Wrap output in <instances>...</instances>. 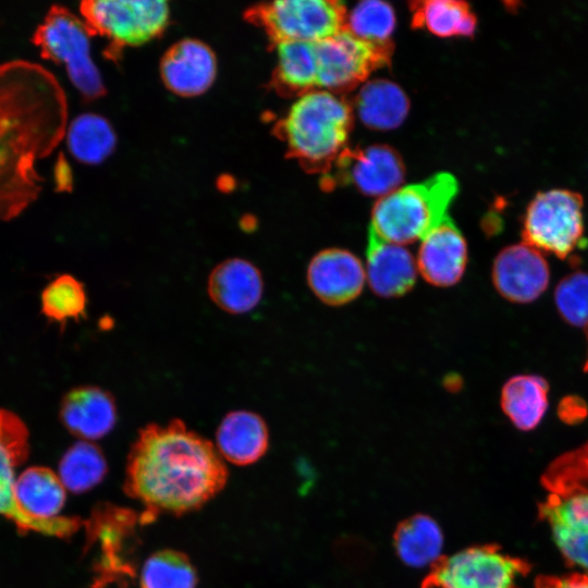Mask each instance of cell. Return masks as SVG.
I'll list each match as a JSON object with an SVG mask.
<instances>
[{
  "instance_id": "cell-1",
  "label": "cell",
  "mask_w": 588,
  "mask_h": 588,
  "mask_svg": "<svg viewBox=\"0 0 588 588\" xmlns=\"http://www.w3.org/2000/svg\"><path fill=\"white\" fill-rule=\"evenodd\" d=\"M66 119L65 94L51 72L28 60L0 63V221L38 199L37 163L65 136Z\"/></svg>"
},
{
  "instance_id": "cell-2",
  "label": "cell",
  "mask_w": 588,
  "mask_h": 588,
  "mask_svg": "<svg viewBox=\"0 0 588 588\" xmlns=\"http://www.w3.org/2000/svg\"><path fill=\"white\" fill-rule=\"evenodd\" d=\"M228 477L216 445L174 418L138 430L126 457L123 489L145 505V525L160 514L199 510L224 488Z\"/></svg>"
},
{
  "instance_id": "cell-3",
  "label": "cell",
  "mask_w": 588,
  "mask_h": 588,
  "mask_svg": "<svg viewBox=\"0 0 588 588\" xmlns=\"http://www.w3.org/2000/svg\"><path fill=\"white\" fill-rule=\"evenodd\" d=\"M538 517L565 561L588 573V441L552 461L541 476Z\"/></svg>"
},
{
  "instance_id": "cell-4",
  "label": "cell",
  "mask_w": 588,
  "mask_h": 588,
  "mask_svg": "<svg viewBox=\"0 0 588 588\" xmlns=\"http://www.w3.org/2000/svg\"><path fill=\"white\" fill-rule=\"evenodd\" d=\"M352 123V108L343 98L315 89L298 97L275 134L307 171L327 174L347 148Z\"/></svg>"
},
{
  "instance_id": "cell-5",
  "label": "cell",
  "mask_w": 588,
  "mask_h": 588,
  "mask_svg": "<svg viewBox=\"0 0 588 588\" xmlns=\"http://www.w3.org/2000/svg\"><path fill=\"white\" fill-rule=\"evenodd\" d=\"M457 192L458 183L448 172L401 186L376 203L369 232L385 242L403 246L421 241L449 216V207Z\"/></svg>"
},
{
  "instance_id": "cell-6",
  "label": "cell",
  "mask_w": 588,
  "mask_h": 588,
  "mask_svg": "<svg viewBox=\"0 0 588 588\" xmlns=\"http://www.w3.org/2000/svg\"><path fill=\"white\" fill-rule=\"evenodd\" d=\"M143 525L140 514L110 503L93 509L83 526L86 531L84 553L97 547L93 564V588L115 584L126 587L137 571V526Z\"/></svg>"
},
{
  "instance_id": "cell-7",
  "label": "cell",
  "mask_w": 588,
  "mask_h": 588,
  "mask_svg": "<svg viewBox=\"0 0 588 588\" xmlns=\"http://www.w3.org/2000/svg\"><path fill=\"white\" fill-rule=\"evenodd\" d=\"M93 35L84 20L54 4L32 36L40 56L64 65L70 82L87 100L105 94L102 76L91 58Z\"/></svg>"
},
{
  "instance_id": "cell-8",
  "label": "cell",
  "mask_w": 588,
  "mask_h": 588,
  "mask_svg": "<svg viewBox=\"0 0 588 588\" xmlns=\"http://www.w3.org/2000/svg\"><path fill=\"white\" fill-rule=\"evenodd\" d=\"M347 11L341 1L279 0L257 4L246 12L278 45L287 41L318 42L345 28Z\"/></svg>"
},
{
  "instance_id": "cell-9",
  "label": "cell",
  "mask_w": 588,
  "mask_h": 588,
  "mask_svg": "<svg viewBox=\"0 0 588 588\" xmlns=\"http://www.w3.org/2000/svg\"><path fill=\"white\" fill-rule=\"evenodd\" d=\"M79 11L91 33L108 40L110 52L149 42L170 22L164 0H87Z\"/></svg>"
},
{
  "instance_id": "cell-10",
  "label": "cell",
  "mask_w": 588,
  "mask_h": 588,
  "mask_svg": "<svg viewBox=\"0 0 588 588\" xmlns=\"http://www.w3.org/2000/svg\"><path fill=\"white\" fill-rule=\"evenodd\" d=\"M531 565L507 555L495 544H482L440 558L421 588H519L517 578Z\"/></svg>"
},
{
  "instance_id": "cell-11",
  "label": "cell",
  "mask_w": 588,
  "mask_h": 588,
  "mask_svg": "<svg viewBox=\"0 0 588 588\" xmlns=\"http://www.w3.org/2000/svg\"><path fill=\"white\" fill-rule=\"evenodd\" d=\"M583 233V198L575 192H540L527 207L523 238L539 252L565 258L580 244Z\"/></svg>"
},
{
  "instance_id": "cell-12",
  "label": "cell",
  "mask_w": 588,
  "mask_h": 588,
  "mask_svg": "<svg viewBox=\"0 0 588 588\" xmlns=\"http://www.w3.org/2000/svg\"><path fill=\"white\" fill-rule=\"evenodd\" d=\"M14 502L22 522L21 532L35 531L68 539L84 524L78 516H61L66 489L58 474L50 468H26L15 480Z\"/></svg>"
},
{
  "instance_id": "cell-13",
  "label": "cell",
  "mask_w": 588,
  "mask_h": 588,
  "mask_svg": "<svg viewBox=\"0 0 588 588\" xmlns=\"http://www.w3.org/2000/svg\"><path fill=\"white\" fill-rule=\"evenodd\" d=\"M318 87L346 91L389 61L391 48L366 42L347 29L315 42Z\"/></svg>"
},
{
  "instance_id": "cell-14",
  "label": "cell",
  "mask_w": 588,
  "mask_h": 588,
  "mask_svg": "<svg viewBox=\"0 0 588 588\" xmlns=\"http://www.w3.org/2000/svg\"><path fill=\"white\" fill-rule=\"evenodd\" d=\"M405 169L399 154L384 145L346 148L324 175L326 187L351 184L368 196L383 197L400 187Z\"/></svg>"
},
{
  "instance_id": "cell-15",
  "label": "cell",
  "mask_w": 588,
  "mask_h": 588,
  "mask_svg": "<svg viewBox=\"0 0 588 588\" xmlns=\"http://www.w3.org/2000/svg\"><path fill=\"white\" fill-rule=\"evenodd\" d=\"M306 279L319 301L341 306L360 295L366 283L365 265L350 250L327 248L310 259Z\"/></svg>"
},
{
  "instance_id": "cell-16",
  "label": "cell",
  "mask_w": 588,
  "mask_h": 588,
  "mask_svg": "<svg viewBox=\"0 0 588 588\" xmlns=\"http://www.w3.org/2000/svg\"><path fill=\"white\" fill-rule=\"evenodd\" d=\"M549 266L540 252L526 243L502 249L492 265V282L510 302L530 303L547 289Z\"/></svg>"
},
{
  "instance_id": "cell-17",
  "label": "cell",
  "mask_w": 588,
  "mask_h": 588,
  "mask_svg": "<svg viewBox=\"0 0 588 588\" xmlns=\"http://www.w3.org/2000/svg\"><path fill=\"white\" fill-rule=\"evenodd\" d=\"M467 261L466 241L450 216L422 237L416 257L418 273L437 287L458 283Z\"/></svg>"
},
{
  "instance_id": "cell-18",
  "label": "cell",
  "mask_w": 588,
  "mask_h": 588,
  "mask_svg": "<svg viewBox=\"0 0 588 588\" xmlns=\"http://www.w3.org/2000/svg\"><path fill=\"white\" fill-rule=\"evenodd\" d=\"M160 75L164 86L173 94L182 97L199 96L216 79L215 52L198 39H182L163 54Z\"/></svg>"
},
{
  "instance_id": "cell-19",
  "label": "cell",
  "mask_w": 588,
  "mask_h": 588,
  "mask_svg": "<svg viewBox=\"0 0 588 588\" xmlns=\"http://www.w3.org/2000/svg\"><path fill=\"white\" fill-rule=\"evenodd\" d=\"M59 416L70 433L91 442L112 431L118 409L109 391L97 385H78L63 396Z\"/></svg>"
},
{
  "instance_id": "cell-20",
  "label": "cell",
  "mask_w": 588,
  "mask_h": 588,
  "mask_svg": "<svg viewBox=\"0 0 588 588\" xmlns=\"http://www.w3.org/2000/svg\"><path fill=\"white\" fill-rule=\"evenodd\" d=\"M365 272L366 282L372 292L385 298L400 297L408 293L418 275L416 258L405 246L385 242L370 232Z\"/></svg>"
},
{
  "instance_id": "cell-21",
  "label": "cell",
  "mask_w": 588,
  "mask_h": 588,
  "mask_svg": "<svg viewBox=\"0 0 588 588\" xmlns=\"http://www.w3.org/2000/svg\"><path fill=\"white\" fill-rule=\"evenodd\" d=\"M207 292L212 303L224 313L246 314L262 297V275L250 261L229 258L219 262L209 273Z\"/></svg>"
},
{
  "instance_id": "cell-22",
  "label": "cell",
  "mask_w": 588,
  "mask_h": 588,
  "mask_svg": "<svg viewBox=\"0 0 588 588\" xmlns=\"http://www.w3.org/2000/svg\"><path fill=\"white\" fill-rule=\"evenodd\" d=\"M215 445L224 461L237 466L250 465L268 450L267 424L252 411L229 412L217 428Z\"/></svg>"
},
{
  "instance_id": "cell-23",
  "label": "cell",
  "mask_w": 588,
  "mask_h": 588,
  "mask_svg": "<svg viewBox=\"0 0 588 588\" xmlns=\"http://www.w3.org/2000/svg\"><path fill=\"white\" fill-rule=\"evenodd\" d=\"M28 438L23 420L13 412L0 408V515L12 520L17 530L22 518L13 495L15 468L28 457Z\"/></svg>"
},
{
  "instance_id": "cell-24",
  "label": "cell",
  "mask_w": 588,
  "mask_h": 588,
  "mask_svg": "<svg viewBox=\"0 0 588 588\" xmlns=\"http://www.w3.org/2000/svg\"><path fill=\"white\" fill-rule=\"evenodd\" d=\"M355 109L362 122L369 128L389 131L405 120L409 102L405 93L388 79L365 83L355 97Z\"/></svg>"
},
{
  "instance_id": "cell-25",
  "label": "cell",
  "mask_w": 588,
  "mask_h": 588,
  "mask_svg": "<svg viewBox=\"0 0 588 588\" xmlns=\"http://www.w3.org/2000/svg\"><path fill=\"white\" fill-rule=\"evenodd\" d=\"M549 385L537 375H517L501 390V408L515 427L530 430L538 426L548 408Z\"/></svg>"
},
{
  "instance_id": "cell-26",
  "label": "cell",
  "mask_w": 588,
  "mask_h": 588,
  "mask_svg": "<svg viewBox=\"0 0 588 588\" xmlns=\"http://www.w3.org/2000/svg\"><path fill=\"white\" fill-rule=\"evenodd\" d=\"M277 64L272 85L283 95H298L318 87L315 42L287 41L275 45Z\"/></svg>"
},
{
  "instance_id": "cell-27",
  "label": "cell",
  "mask_w": 588,
  "mask_h": 588,
  "mask_svg": "<svg viewBox=\"0 0 588 588\" xmlns=\"http://www.w3.org/2000/svg\"><path fill=\"white\" fill-rule=\"evenodd\" d=\"M393 540L399 558L409 566L433 565L441 558L442 531L427 515L418 514L403 520Z\"/></svg>"
},
{
  "instance_id": "cell-28",
  "label": "cell",
  "mask_w": 588,
  "mask_h": 588,
  "mask_svg": "<svg viewBox=\"0 0 588 588\" xmlns=\"http://www.w3.org/2000/svg\"><path fill=\"white\" fill-rule=\"evenodd\" d=\"M411 10L414 26L439 37L471 36L476 29V16L464 1H416Z\"/></svg>"
},
{
  "instance_id": "cell-29",
  "label": "cell",
  "mask_w": 588,
  "mask_h": 588,
  "mask_svg": "<svg viewBox=\"0 0 588 588\" xmlns=\"http://www.w3.org/2000/svg\"><path fill=\"white\" fill-rule=\"evenodd\" d=\"M65 139L70 154L86 164L103 161L117 143L110 123L96 113L77 115L66 127Z\"/></svg>"
},
{
  "instance_id": "cell-30",
  "label": "cell",
  "mask_w": 588,
  "mask_h": 588,
  "mask_svg": "<svg viewBox=\"0 0 588 588\" xmlns=\"http://www.w3.org/2000/svg\"><path fill=\"white\" fill-rule=\"evenodd\" d=\"M107 471V460L101 449L95 443L79 440L61 457L58 476L66 490L83 493L99 485Z\"/></svg>"
},
{
  "instance_id": "cell-31",
  "label": "cell",
  "mask_w": 588,
  "mask_h": 588,
  "mask_svg": "<svg viewBox=\"0 0 588 588\" xmlns=\"http://www.w3.org/2000/svg\"><path fill=\"white\" fill-rule=\"evenodd\" d=\"M197 572L189 556L163 549L150 554L139 573L140 588H196Z\"/></svg>"
},
{
  "instance_id": "cell-32",
  "label": "cell",
  "mask_w": 588,
  "mask_h": 588,
  "mask_svg": "<svg viewBox=\"0 0 588 588\" xmlns=\"http://www.w3.org/2000/svg\"><path fill=\"white\" fill-rule=\"evenodd\" d=\"M41 313L51 322L62 327L69 320L86 317L87 294L75 277L63 273L51 280L41 292Z\"/></svg>"
},
{
  "instance_id": "cell-33",
  "label": "cell",
  "mask_w": 588,
  "mask_h": 588,
  "mask_svg": "<svg viewBox=\"0 0 588 588\" xmlns=\"http://www.w3.org/2000/svg\"><path fill=\"white\" fill-rule=\"evenodd\" d=\"M394 28V10L384 1H362L346 15L345 29L355 37L379 47H390V37Z\"/></svg>"
},
{
  "instance_id": "cell-34",
  "label": "cell",
  "mask_w": 588,
  "mask_h": 588,
  "mask_svg": "<svg viewBox=\"0 0 588 588\" xmlns=\"http://www.w3.org/2000/svg\"><path fill=\"white\" fill-rule=\"evenodd\" d=\"M556 308L571 324L588 328V273L575 271L564 277L554 292Z\"/></svg>"
},
{
  "instance_id": "cell-35",
  "label": "cell",
  "mask_w": 588,
  "mask_h": 588,
  "mask_svg": "<svg viewBox=\"0 0 588 588\" xmlns=\"http://www.w3.org/2000/svg\"><path fill=\"white\" fill-rule=\"evenodd\" d=\"M535 588H588V574L573 573L566 576L541 575L536 578Z\"/></svg>"
},
{
  "instance_id": "cell-36",
  "label": "cell",
  "mask_w": 588,
  "mask_h": 588,
  "mask_svg": "<svg viewBox=\"0 0 588 588\" xmlns=\"http://www.w3.org/2000/svg\"><path fill=\"white\" fill-rule=\"evenodd\" d=\"M558 412L560 418L565 422L576 424L587 416L588 408L581 399L567 396L561 401Z\"/></svg>"
},
{
  "instance_id": "cell-37",
  "label": "cell",
  "mask_w": 588,
  "mask_h": 588,
  "mask_svg": "<svg viewBox=\"0 0 588 588\" xmlns=\"http://www.w3.org/2000/svg\"><path fill=\"white\" fill-rule=\"evenodd\" d=\"M54 183L58 191H68L72 186L71 169L63 158L60 156L54 167Z\"/></svg>"
},
{
  "instance_id": "cell-38",
  "label": "cell",
  "mask_w": 588,
  "mask_h": 588,
  "mask_svg": "<svg viewBox=\"0 0 588 588\" xmlns=\"http://www.w3.org/2000/svg\"><path fill=\"white\" fill-rule=\"evenodd\" d=\"M586 329H587V338H588V328H586ZM584 369H585V371L588 372V354H587L586 363H585V365H584Z\"/></svg>"
}]
</instances>
